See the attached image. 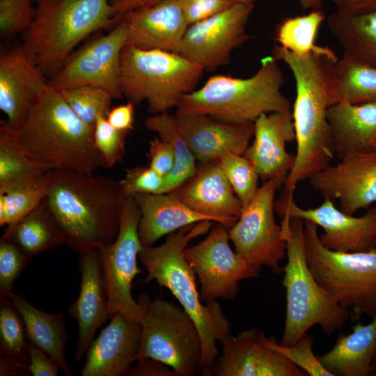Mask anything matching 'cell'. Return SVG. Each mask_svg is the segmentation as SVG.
I'll return each instance as SVG.
<instances>
[{
    "label": "cell",
    "mask_w": 376,
    "mask_h": 376,
    "mask_svg": "<svg viewBox=\"0 0 376 376\" xmlns=\"http://www.w3.org/2000/svg\"><path fill=\"white\" fill-rule=\"evenodd\" d=\"M272 56L290 69L296 84L292 118L297 152L284 183L293 196L299 182L329 165L335 152L327 120L329 109L338 102L335 85L337 61L324 55L300 57L275 45Z\"/></svg>",
    "instance_id": "cell-1"
},
{
    "label": "cell",
    "mask_w": 376,
    "mask_h": 376,
    "mask_svg": "<svg viewBox=\"0 0 376 376\" xmlns=\"http://www.w3.org/2000/svg\"><path fill=\"white\" fill-rule=\"evenodd\" d=\"M49 176L43 202L65 244L79 253L114 241L126 197L120 181L71 170H52Z\"/></svg>",
    "instance_id": "cell-2"
},
{
    "label": "cell",
    "mask_w": 376,
    "mask_h": 376,
    "mask_svg": "<svg viewBox=\"0 0 376 376\" xmlns=\"http://www.w3.org/2000/svg\"><path fill=\"white\" fill-rule=\"evenodd\" d=\"M213 222L205 220L182 227L168 235L162 244L143 247L139 256L148 273L145 281L155 280L169 289L196 324L202 343L199 370L213 366L219 352L217 342L232 336L219 303L216 300L204 304L201 301L196 273L184 255L189 243L208 233Z\"/></svg>",
    "instance_id": "cell-3"
},
{
    "label": "cell",
    "mask_w": 376,
    "mask_h": 376,
    "mask_svg": "<svg viewBox=\"0 0 376 376\" xmlns=\"http://www.w3.org/2000/svg\"><path fill=\"white\" fill-rule=\"evenodd\" d=\"M15 134L24 150L51 170L93 174L102 167L93 129L78 117L59 91L47 83Z\"/></svg>",
    "instance_id": "cell-4"
},
{
    "label": "cell",
    "mask_w": 376,
    "mask_h": 376,
    "mask_svg": "<svg viewBox=\"0 0 376 376\" xmlns=\"http://www.w3.org/2000/svg\"><path fill=\"white\" fill-rule=\"evenodd\" d=\"M36 15L21 48L48 80L91 34L116 25L108 0H36Z\"/></svg>",
    "instance_id": "cell-5"
},
{
    "label": "cell",
    "mask_w": 376,
    "mask_h": 376,
    "mask_svg": "<svg viewBox=\"0 0 376 376\" xmlns=\"http://www.w3.org/2000/svg\"><path fill=\"white\" fill-rule=\"evenodd\" d=\"M283 82L278 61L267 56L249 78L209 77L202 87L182 97L175 113L207 115L230 124L254 123L263 113L290 111V102L281 92Z\"/></svg>",
    "instance_id": "cell-6"
},
{
    "label": "cell",
    "mask_w": 376,
    "mask_h": 376,
    "mask_svg": "<svg viewBox=\"0 0 376 376\" xmlns=\"http://www.w3.org/2000/svg\"><path fill=\"white\" fill-rule=\"evenodd\" d=\"M304 220L281 219L282 236L287 243V263L283 267L286 313L282 345H292L308 330L319 325L323 334L331 336L350 318V311L336 303L318 283L306 258Z\"/></svg>",
    "instance_id": "cell-7"
},
{
    "label": "cell",
    "mask_w": 376,
    "mask_h": 376,
    "mask_svg": "<svg viewBox=\"0 0 376 376\" xmlns=\"http://www.w3.org/2000/svg\"><path fill=\"white\" fill-rule=\"evenodd\" d=\"M204 71L180 54L126 45L121 53L120 90L134 105L146 101L151 115L168 112L196 90Z\"/></svg>",
    "instance_id": "cell-8"
},
{
    "label": "cell",
    "mask_w": 376,
    "mask_h": 376,
    "mask_svg": "<svg viewBox=\"0 0 376 376\" xmlns=\"http://www.w3.org/2000/svg\"><path fill=\"white\" fill-rule=\"evenodd\" d=\"M318 226L304 220V236L309 268L318 283L353 320L376 315V248L342 252L324 247Z\"/></svg>",
    "instance_id": "cell-9"
},
{
    "label": "cell",
    "mask_w": 376,
    "mask_h": 376,
    "mask_svg": "<svg viewBox=\"0 0 376 376\" xmlns=\"http://www.w3.org/2000/svg\"><path fill=\"white\" fill-rule=\"evenodd\" d=\"M143 311L141 357L171 367L175 376H191L199 370L202 343L197 327L182 308L161 299L141 295Z\"/></svg>",
    "instance_id": "cell-10"
},
{
    "label": "cell",
    "mask_w": 376,
    "mask_h": 376,
    "mask_svg": "<svg viewBox=\"0 0 376 376\" xmlns=\"http://www.w3.org/2000/svg\"><path fill=\"white\" fill-rule=\"evenodd\" d=\"M140 219L141 210L134 198L126 196L116 238L97 249L106 281L111 315L120 313L139 322L143 301L141 295L138 301L133 298L132 288L134 279L142 272L137 265L143 248L139 235Z\"/></svg>",
    "instance_id": "cell-11"
},
{
    "label": "cell",
    "mask_w": 376,
    "mask_h": 376,
    "mask_svg": "<svg viewBox=\"0 0 376 376\" xmlns=\"http://www.w3.org/2000/svg\"><path fill=\"white\" fill-rule=\"evenodd\" d=\"M281 185L275 179L263 182L228 230L235 251L251 267L259 271L266 266L278 274L283 272L279 263L287 252L281 226L274 217L275 195Z\"/></svg>",
    "instance_id": "cell-12"
},
{
    "label": "cell",
    "mask_w": 376,
    "mask_h": 376,
    "mask_svg": "<svg viewBox=\"0 0 376 376\" xmlns=\"http://www.w3.org/2000/svg\"><path fill=\"white\" fill-rule=\"evenodd\" d=\"M229 240L228 230L216 222L203 241L185 249V258L198 277L201 299L205 304L233 299L241 280L259 276L258 270L232 250Z\"/></svg>",
    "instance_id": "cell-13"
},
{
    "label": "cell",
    "mask_w": 376,
    "mask_h": 376,
    "mask_svg": "<svg viewBox=\"0 0 376 376\" xmlns=\"http://www.w3.org/2000/svg\"><path fill=\"white\" fill-rule=\"evenodd\" d=\"M126 45L127 27L121 19L109 33L95 37L74 51L47 84L58 90L94 86L107 91L113 99H122L120 60Z\"/></svg>",
    "instance_id": "cell-14"
},
{
    "label": "cell",
    "mask_w": 376,
    "mask_h": 376,
    "mask_svg": "<svg viewBox=\"0 0 376 376\" xmlns=\"http://www.w3.org/2000/svg\"><path fill=\"white\" fill-rule=\"evenodd\" d=\"M275 212L281 219L301 218L322 228L324 233L319 240L330 250L360 252L376 248V205L370 207L362 216L354 217L338 209L329 199L315 208H302L293 196L283 191L275 201Z\"/></svg>",
    "instance_id": "cell-15"
},
{
    "label": "cell",
    "mask_w": 376,
    "mask_h": 376,
    "mask_svg": "<svg viewBox=\"0 0 376 376\" xmlns=\"http://www.w3.org/2000/svg\"><path fill=\"white\" fill-rule=\"evenodd\" d=\"M253 7L233 3L225 10L189 25L180 54L207 71L228 65L233 50L250 39L246 28Z\"/></svg>",
    "instance_id": "cell-16"
},
{
    "label": "cell",
    "mask_w": 376,
    "mask_h": 376,
    "mask_svg": "<svg viewBox=\"0 0 376 376\" xmlns=\"http://www.w3.org/2000/svg\"><path fill=\"white\" fill-rule=\"evenodd\" d=\"M308 180L324 199L338 201L340 210L354 215L376 205V151L345 156Z\"/></svg>",
    "instance_id": "cell-17"
},
{
    "label": "cell",
    "mask_w": 376,
    "mask_h": 376,
    "mask_svg": "<svg viewBox=\"0 0 376 376\" xmlns=\"http://www.w3.org/2000/svg\"><path fill=\"white\" fill-rule=\"evenodd\" d=\"M266 336L251 328L221 343V355L213 364L218 376H305L285 356L267 346Z\"/></svg>",
    "instance_id": "cell-18"
},
{
    "label": "cell",
    "mask_w": 376,
    "mask_h": 376,
    "mask_svg": "<svg viewBox=\"0 0 376 376\" xmlns=\"http://www.w3.org/2000/svg\"><path fill=\"white\" fill-rule=\"evenodd\" d=\"M141 325L120 313L92 340L86 352L81 376H125L141 357Z\"/></svg>",
    "instance_id": "cell-19"
},
{
    "label": "cell",
    "mask_w": 376,
    "mask_h": 376,
    "mask_svg": "<svg viewBox=\"0 0 376 376\" xmlns=\"http://www.w3.org/2000/svg\"><path fill=\"white\" fill-rule=\"evenodd\" d=\"M253 124V141L244 156L263 182L275 179L283 185L295 159L285 148L296 138L292 112L263 113Z\"/></svg>",
    "instance_id": "cell-20"
},
{
    "label": "cell",
    "mask_w": 376,
    "mask_h": 376,
    "mask_svg": "<svg viewBox=\"0 0 376 376\" xmlns=\"http://www.w3.org/2000/svg\"><path fill=\"white\" fill-rule=\"evenodd\" d=\"M173 192L190 209L228 230L237 221L242 210L218 160L199 164L194 174Z\"/></svg>",
    "instance_id": "cell-21"
},
{
    "label": "cell",
    "mask_w": 376,
    "mask_h": 376,
    "mask_svg": "<svg viewBox=\"0 0 376 376\" xmlns=\"http://www.w3.org/2000/svg\"><path fill=\"white\" fill-rule=\"evenodd\" d=\"M81 284L78 298L69 306L68 313L78 324L79 336L75 359L79 362L97 329L111 315L109 309L105 278L97 249L79 253Z\"/></svg>",
    "instance_id": "cell-22"
},
{
    "label": "cell",
    "mask_w": 376,
    "mask_h": 376,
    "mask_svg": "<svg viewBox=\"0 0 376 376\" xmlns=\"http://www.w3.org/2000/svg\"><path fill=\"white\" fill-rule=\"evenodd\" d=\"M121 19L126 24L127 45L180 53L189 24L178 0H161L131 11Z\"/></svg>",
    "instance_id": "cell-23"
},
{
    "label": "cell",
    "mask_w": 376,
    "mask_h": 376,
    "mask_svg": "<svg viewBox=\"0 0 376 376\" xmlns=\"http://www.w3.org/2000/svg\"><path fill=\"white\" fill-rule=\"evenodd\" d=\"M175 117L199 164L218 160L228 152L244 155L253 136V123L230 124L201 114L175 113Z\"/></svg>",
    "instance_id": "cell-24"
},
{
    "label": "cell",
    "mask_w": 376,
    "mask_h": 376,
    "mask_svg": "<svg viewBox=\"0 0 376 376\" xmlns=\"http://www.w3.org/2000/svg\"><path fill=\"white\" fill-rule=\"evenodd\" d=\"M47 79L24 54L21 46L0 52V109L3 123L17 130Z\"/></svg>",
    "instance_id": "cell-25"
},
{
    "label": "cell",
    "mask_w": 376,
    "mask_h": 376,
    "mask_svg": "<svg viewBox=\"0 0 376 376\" xmlns=\"http://www.w3.org/2000/svg\"><path fill=\"white\" fill-rule=\"evenodd\" d=\"M327 120L335 155L340 159L373 150L376 139V102H338L328 110Z\"/></svg>",
    "instance_id": "cell-26"
},
{
    "label": "cell",
    "mask_w": 376,
    "mask_h": 376,
    "mask_svg": "<svg viewBox=\"0 0 376 376\" xmlns=\"http://www.w3.org/2000/svg\"><path fill=\"white\" fill-rule=\"evenodd\" d=\"M132 196L141 210L139 235L143 247L152 246L162 237L182 227L202 221H212L187 207L173 191L141 193Z\"/></svg>",
    "instance_id": "cell-27"
},
{
    "label": "cell",
    "mask_w": 376,
    "mask_h": 376,
    "mask_svg": "<svg viewBox=\"0 0 376 376\" xmlns=\"http://www.w3.org/2000/svg\"><path fill=\"white\" fill-rule=\"evenodd\" d=\"M375 355L376 315L367 324L357 322L352 333L338 336L334 347L318 357L334 376H368Z\"/></svg>",
    "instance_id": "cell-28"
},
{
    "label": "cell",
    "mask_w": 376,
    "mask_h": 376,
    "mask_svg": "<svg viewBox=\"0 0 376 376\" xmlns=\"http://www.w3.org/2000/svg\"><path fill=\"white\" fill-rule=\"evenodd\" d=\"M7 297L20 315L29 342L47 354L65 375H70L71 370L65 354L68 336L63 313L40 311L13 291L9 292Z\"/></svg>",
    "instance_id": "cell-29"
},
{
    "label": "cell",
    "mask_w": 376,
    "mask_h": 376,
    "mask_svg": "<svg viewBox=\"0 0 376 376\" xmlns=\"http://www.w3.org/2000/svg\"><path fill=\"white\" fill-rule=\"evenodd\" d=\"M327 26L345 53L376 67V8L327 17Z\"/></svg>",
    "instance_id": "cell-30"
},
{
    "label": "cell",
    "mask_w": 376,
    "mask_h": 376,
    "mask_svg": "<svg viewBox=\"0 0 376 376\" xmlns=\"http://www.w3.org/2000/svg\"><path fill=\"white\" fill-rule=\"evenodd\" d=\"M1 237L13 243L29 260L65 244L59 226L43 201L21 219L7 225Z\"/></svg>",
    "instance_id": "cell-31"
},
{
    "label": "cell",
    "mask_w": 376,
    "mask_h": 376,
    "mask_svg": "<svg viewBox=\"0 0 376 376\" xmlns=\"http://www.w3.org/2000/svg\"><path fill=\"white\" fill-rule=\"evenodd\" d=\"M50 171L52 170L32 158L19 143L15 130L1 122L0 194L33 182Z\"/></svg>",
    "instance_id": "cell-32"
},
{
    "label": "cell",
    "mask_w": 376,
    "mask_h": 376,
    "mask_svg": "<svg viewBox=\"0 0 376 376\" xmlns=\"http://www.w3.org/2000/svg\"><path fill=\"white\" fill-rule=\"evenodd\" d=\"M324 18L322 10H313L308 14L283 19L276 31L279 46L297 56L324 55L338 61V56L329 47L315 44L319 28Z\"/></svg>",
    "instance_id": "cell-33"
},
{
    "label": "cell",
    "mask_w": 376,
    "mask_h": 376,
    "mask_svg": "<svg viewBox=\"0 0 376 376\" xmlns=\"http://www.w3.org/2000/svg\"><path fill=\"white\" fill-rule=\"evenodd\" d=\"M145 127L157 134L158 138L169 143L176 156L175 167L166 178L163 193L176 190L196 172V157L188 147L175 120L169 112L152 114L144 121Z\"/></svg>",
    "instance_id": "cell-34"
},
{
    "label": "cell",
    "mask_w": 376,
    "mask_h": 376,
    "mask_svg": "<svg viewBox=\"0 0 376 376\" xmlns=\"http://www.w3.org/2000/svg\"><path fill=\"white\" fill-rule=\"evenodd\" d=\"M335 85L338 102H376V67L343 53L335 64Z\"/></svg>",
    "instance_id": "cell-35"
},
{
    "label": "cell",
    "mask_w": 376,
    "mask_h": 376,
    "mask_svg": "<svg viewBox=\"0 0 376 376\" xmlns=\"http://www.w3.org/2000/svg\"><path fill=\"white\" fill-rule=\"evenodd\" d=\"M50 171L33 182L0 194L1 226L17 221L44 201L49 191Z\"/></svg>",
    "instance_id": "cell-36"
},
{
    "label": "cell",
    "mask_w": 376,
    "mask_h": 376,
    "mask_svg": "<svg viewBox=\"0 0 376 376\" xmlns=\"http://www.w3.org/2000/svg\"><path fill=\"white\" fill-rule=\"evenodd\" d=\"M23 320L6 297L0 301V358L28 365L29 356Z\"/></svg>",
    "instance_id": "cell-37"
},
{
    "label": "cell",
    "mask_w": 376,
    "mask_h": 376,
    "mask_svg": "<svg viewBox=\"0 0 376 376\" xmlns=\"http://www.w3.org/2000/svg\"><path fill=\"white\" fill-rule=\"evenodd\" d=\"M58 91L78 117L93 129L98 116H107L113 99L107 91L94 86H79Z\"/></svg>",
    "instance_id": "cell-38"
},
{
    "label": "cell",
    "mask_w": 376,
    "mask_h": 376,
    "mask_svg": "<svg viewBox=\"0 0 376 376\" xmlns=\"http://www.w3.org/2000/svg\"><path fill=\"white\" fill-rule=\"evenodd\" d=\"M218 162L244 207L258 189V174L244 155L228 152L218 159Z\"/></svg>",
    "instance_id": "cell-39"
},
{
    "label": "cell",
    "mask_w": 376,
    "mask_h": 376,
    "mask_svg": "<svg viewBox=\"0 0 376 376\" xmlns=\"http://www.w3.org/2000/svg\"><path fill=\"white\" fill-rule=\"evenodd\" d=\"M128 133L114 128L105 116H98L93 127V140L102 167L110 169L122 161Z\"/></svg>",
    "instance_id": "cell-40"
},
{
    "label": "cell",
    "mask_w": 376,
    "mask_h": 376,
    "mask_svg": "<svg viewBox=\"0 0 376 376\" xmlns=\"http://www.w3.org/2000/svg\"><path fill=\"white\" fill-rule=\"evenodd\" d=\"M267 346L281 353L309 376H334L320 363L313 351V338L306 333L296 343L286 346L272 338H265Z\"/></svg>",
    "instance_id": "cell-41"
},
{
    "label": "cell",
    "mask_w": 376,
    "mask_h": 376,
    "mask_svg": "<svg viewBox=\"0 0 376 376\" xmlns=\"http://www.w3.org/2000/svg\"><path fill=\"white\" fill-rule=\"evenodd\" d=\"M36 0H0V38L24 34L33 21Z\"/></svg>",
    "instance_id": "cell-42"
},
{
    "label": "cell",
    "mask_w": 376,
    "mask_h": 376,
    "mask_svg": "<svg viewBox=\"0 0 376 376\" xmlns=\"http://www.w3.org/2000/svg\"><path fill=\"white\" fill-rule=\"evenodd\" d=\"M30 260L11 242L0 240V297H6Z\"/></svg>",
    "instance_id": "cell-43"
},
{
    "label": "cell",
    "mask_w": 376,
    "mask_h": 376,
    "mask_svg": "<svg viewBox=\"0 0 376 376\" xmlns=\"http://www.w3.org/2000/svg\"><path fill=\"white\" fill-rule=\"evenodd\" d=\"M166 178L148 166H138L126 170L120 180L126 196L136 194H162Z\"/></svg>",
    "instance_id": "cell-44"
},
{
    "label": "cell",
    "mask_w": 376,
    "mask_h": 376,
    "mask_svg": "<svg viewBox=\"0 0 376 376\" xmlns=\"http://www.w3.org/2000/svg\"><path fill=\"white\" fill-rule=\"evenodd\" d=\"M189 25L204 20L228 8L229 0H178Z\"/></svg>",
    "instance_id": "cell-45"
},
{
    "label": "cell",
    "mask_w": 376,
    "mask_h": 376,
    "mask_svg": "<svg viewBox=\"0 0 376 376\" xmlns=\"http://www.w3.org/2000/svg\"><path fill=\"white\" fill-rule=\"evenodd\" d=\"M147 157L148 166L166 178L175 165L176 156L173 148L158 137L149 141Z\"/></svg>",
    "instance_id": "cell-46"
},
{
    "label": "cell",
    "mask_w": 376,
    "mask_h": 376,
    "mask_svg": "<svg viewBox=\"0 0 376 376\" xmlns=\"http://www.w3.org/2000/svg\"><path fill=\"white\" fill-rule=\"evenodd\" d=\"M29 363L26 369L33 376H56L60 370L56 363L45 352L29 342Z\"/></svg>",
    "instance_id": "cell-47"
},
{
    "label": "cell",
    "mask_w": 376,
    "mask_h": 376,
    "mask_svg": "<svg viewBox=\"0 0 376 376\" xmlns=\"http://www.w3.org/2000/svg\"><path fill=\"white\" fill-rule=\"evenodd\" d=\"M134 104L131 102L111 108L107 120L114 128L130 132L134 127Z\"/></svg>",
    "instance_id": "cell-48"
},
{
    "label": "cell",
    "mask_w": 376,
    "mask_h": 376,
    "mask_svg": "<svg viewBox=\"0 0 376 376\" xmlns=\"http://www.w3.org/2000/svg\"><path fill=\"white\" fill-rule=\"evenodd\" d=\"M127 375L175 376L171 367L153 359H139L136 366L130 368Z\"/></svg>",
    "instance_id": "cell-49"
},
{
    "label": "cell",
    "mask_w": 376,
    "mask_h": 376,
    "mask_svg": "<svg viewBox=\"0 0 376 376\" xmlns=\"http://www.w3.org/2000/svg\"><path fill=\"white\" fill-rule=\"evenodd\" d=\"M161 0H108L112 7L115 17V23L117 24L120 19L127 13L150 7Z\"/></svg>",
    "instance_id": "cell-50"
},
{
    "label": "cell",
    "mask_w": 376,
    "mask_h": 376,
    "mask_svg": "<svg viewBox=\"0 0 376 376\" xmlns=\"http://www.w3.org/2000/svg\"><path fill=\"white\" fill-rule=\"evenodd\" d=\"M333 3L336 10L351 12L376 8V0H327Z\"/></svg>",
    "instance_id": "cell-51"
},
{
    "label": "cell",
    "mask_w": 376,
    "mask_h": 376,
    "mask_svg": "<svg viewBox=\"0 0 376 376\" xmlns=\"http://www.w3.org/2000/svg\"><path fill=\"white\" fill-rule=\"evenodd\" d=\"M29 373L26 365L17 363L3 358H0V375H19Z\"/></svg>",
    "instance_id": "cell-52"
},
{
    "label": "cell",
    "mask_w": 376,
    "mask_h": 376,
    "mask_svg": "<svg viewBox=\"0 0 376 376\" xmlns=\"http://www.w3.org/2000/svg\"><path fill=\"white\" fill-rule=\"evenodd\" d=\"M323 0H298L303 10H321Z\"/></svg>",
    "instance_id": "cell-53"
},
{
    "label": "cell",
    "mask_w": 376,
    "mask_h": 376,
    "mask_svg": "<svg viewBox=\"0 0 376 376\" xmlns=\"http://www.w3.org/2000/svg\"><path fill=\"white\" fill-rule=\"evenodd\" d=\"M234 3H250L254 4L256 0H229Z\"/></svg>",
    "instance_id": "cell-54"
},
{
    "label": "cell",
    "mask_w": 376,
    "mask_h": 376,
    "mask_svg": "<svg viewBox=\"0 0 376 376\" xmlns=\"http://www.w3.org/2000/svg\"><path fill=\"white\" fill-rule=\"evenodd\" d=\"M372 368H373V372H376V355L375 357Z\"/></svg>",
    "instance_id": "cell-55"
},
{
    "label": "cell",
    "mask_w": 376,
    "mask_h": 376,
    "mask_svg": "<svg viewBox=\"0 0 376 376\" xmlns=\"http://www.w3.org/2000/svg\"><path fill=\"white\" fill-rule=\"evenodd\" d=\"M373 149L376 151V139L373 143Z\"/></svg>",
    "instance_id": "cell-56"
}]
</instances>
